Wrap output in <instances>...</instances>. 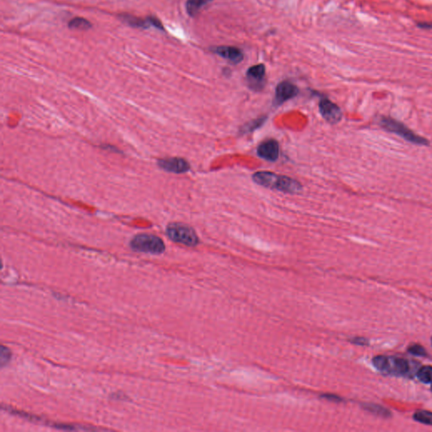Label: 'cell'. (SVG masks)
I'll return each instance as SVG.
<instances>
[{
    "instance_id": "1",
    "label": "cell",
    "mask_w": 432,
    "mask_h": 432,
    "mask_svg": "<svg viewBox=\"0 0 432 432\" xmlns=\"http://www.w3.org/2000/svg\"><path fill=\"white\" fill-rule=\"evenodd\" d=\"M253 180L257 184L284 193H297L302 189L301 184L296 180L270 171H258L253 175Z\"/></svg>"
},
{
    "instance_id": "2",
    "label": "cell",
    "mask_w": 432,
    "mask_h": 432,
    "mask_svg": "<svg viewBox=\"0 0 432 432\" xmlns=\"http://www.w3.org/2000/svg\"><path fill=\"white\" fill-rule=\"evenodd\" d=\"M372 363L379 372L388 376H407L412 370L410 361L396 356L378 355L372 360Z\"/></svg>"
},
{
    "instance_id": "3",
    "label": "cell",
    "mask_w": 432,
    "mask_h": 432,
    "mask_svg": "<svg viewBox=\"0 0 432 432\" xmlns=\"http://www.w3.org/2000/svg\"><path fill=\"white\" fill-rule=\"evenodd\" d=\"M380 125L388 132L393 133L410 143L415 144L417 145L429 144V141H427V139L417 135L414 132L413 130L409 129L405 124L393 118L382 117L380 119Z\"/></svg>"
},
{
    "instance_id": "4",
    "label": "cell",
    "mask_w": 432,
    "mask_h": 432,
    "mask_svg": "<svg viewBox=\"0 0 432 432\" xmlns=\"http://www.w3.org/2000/svg\"><path fill=\"white\" fill-rule=\"evenodd\" d=\"M166 233L173 242L187 247H195L199 242L195 231L185 224H170L166 228Z\"/></svg>"
},
{
    "instance_id": "5",
    "label": "cell",
    "mask_w": 432,
    "mask_h": 432,
    "mask_svg": "<svg viewBox=\"0 0 432 432\" xmlns=\"http://www.w3.org/2000/svg\"><path fill=\"white\" fill-rule=\"evenodd\" d=\"M130 244L134 250L147 254H162L165 248L160 237L150 234L137 235L133 238Z\"/></svg>"
},
{
    "instance_id": "6",
    "label": "cell",
    "mask_w": 432,
    "mask_h": 432,
    "mask_svg": "<svg viewBox=\"0 0 432 432\" xmlns=\"http://www.w3.org/2000/svg\"><path fill=\"white\" fill-rule=\"evenodd\" d=\"M319 111L322 118L332 124H338L342 119L340 108L331 102L330 100L324 98L319 102Z\"/></svg>"
},
{
    "instance_id": "7",
    "label": "cell",
    "mask_w": 432,
    "mask_h": 432,
    "mask_svg": "<svg viewBox=\"0 0 432 432\" xmlns=\"http://www.w3.org/2000/svg\"><path fill=\"white\" fill-rule=\"evenodd\" d=\"M299 93L297 86H294L289 81H283L279 84L276 87V97L274 103L276 105H282L289 100L294 98Z\"/></svg>"
},
{
    "instance_id": "8",
    "label": "cell",
    "mask_w": 432,
    "mask_h": 432,
    "mask_svg": "<svg viewBox=\"0 0 432 432\" xmlns=\"http://www.w3.org/2000/svg\"><path fill=\"white\" fill-rule=\"evenodd\" d=\"M266 69L264 64H257L251 67L247 72V80L251 89L260 91L265 86Z\"/></svg>"
},
{
    "instance_id": "9",
    "label": "cell",
    "mask_w": 432,
    "mask_h": 432,
    "mask_svg": "<svg viewBox=\"0 0 432 432\" xmlns=\"http://www.w3.org/2000/svg\"><path fill=\"white\" fill-rule=\"evenodd\" d=\"M158 165L160 168H162L163 170L173 173H185L190 169L189 163L184 159L178 157L161 159L158 161Z\"/></svg>"
},
{
    "instance_id": "10",
    "label": "cell",
    "mask_w": 432,
    "mask_h": 432,
    "mask_svg": "<svg viewBox=\"0 0 432 432\" xmlns=\"http://www.w3.org/2000/svg\"><path fill=\"white\" fill-rule=\"evenodd\" d=\"M257 152L259 156L269 161H276L280 155V145L276 140H268L259 144Z\"/></svg>"
},
{
    "instance_id": "11",
    "label": "cell",
    "mask_w": 432,
    "mask_h": 432,
    "mask_svg": "<svg viewBox=\"0 0 432 432\" xmlns=\"http://www.w3.org/2000/svg\"><path fill=\"white\" fill-rule=\"evenodd\" d=\"M213 52L222 57L232 64H239L243 59V52L242 50L236 47H230V46H220L213 48Z\"/></svg>"
},
{
    "instance_id": "12",
    "label": "cell",
    "mask_w": 432,
    "mask_h": 432,
    "mask_svg": "<svg viewBox=\"0 0 432 432\" xmlns=\"http://www.w3.org/2000/svg\"><path fill=\"white\" fill-rule=\"evenodd\" d=\"M122 19L125 22H127L129 25L134 27L136 28H149L150 26L163 30V25L160 23L159 19L154 18V17H149L147 19H141L137 17L130 16V15H124L122 17Z\"/></svg>"
},
{
    "instance_id": "13",
    "label": "cell",
    "mask_w": 432,
    "mask_h": 432,
    "mask_svg": "<svg viewBox=\"0 0 432 432\" xmlns=\"http://www.w3.org/2000/svg\"><path fill=\"white\" fill-rule=\"evenodd\" d=\"M212 1L213 0H187L186 3L187 14L190 16H195L204 5Z\"/></svg>"
},
{
    "instance_id": "14",
    "label": "cell",
    "mask_w": 432,
    "mask_h": 432,
    "mask_svg": "<svg viewBox=\"0 0 432 432\" xmlns=\"http://www.w3.org/2000/svg\"><path fill=\"white\" fill-rule=\"evenodd\" d=\"M417 377L421 383L426 384L432 383V366H427L421 367L417 372Z\"/></svg>"
},
{
    "instance_id": "15",
    "label": "cell",
    "mask_w": 432,
    "mask_h": 432,
    "mask_svg": "<svg viewBox=\"0 0 432 432\" xmlns=\"http://www.w3.org/2000/svg\"><path fill=\"white\" fill-rule=\"evenodd\" d=\"M69 26L75 30H88L91 27V24L87 19L77 17L69 21Z\"/></svg>"
},
{
    "instance_id": "16",
    "label": "cell",
    "mask_w": 432,
    "mask_h": 432,
    "mask_svg": "<svg viewBox=\"0 0 432 432\" xmlns=\"http://www.w3.org/2000/svg\"><path fill=\"white\" fill-rule=\"evenodd\" d=\"M414 420L422 424L432 426V412L427 410H419L414 415Z\"/></svg>"
},
{
    "instance_id": "17",
    "label": "cell",
    "mask_w": 432,
    "mask_h": 432,
    "mask_svg": "<svg viewBox=\"0 0 432 432\" xmlns=\"http://www.w3.org/2000/svg\"><path fill=\"white\" fill-rule=\"evenodd\" d=\"M266 118H259V119L250 122L248 124H245L243 127L241 129V134H247V133L254 132V130L259 129L262 124H264Z\"/></svg>"
},
{
    "instance_id": "18",
    "label": "cell",
    "mask_w": 432,
    "mask_h": 432,
    "mask_svg": "<svg viewBox=\"0 0 432 432\" xmlns=\"http://www.w3.org/2000/svg\"><path fill=\"white\" fill-rule=\"evenodd\" d=\"M365 408H366V410L371 411L372 413L376 414L377 416H384V417L390 416V413H389L388 410H386V409L382 407V406H379V405H366Z\"/></svg>"
},
{
    "instance_id": "19",
    "label": "cell",
    "mask_w": 432,
    "mask_h": 432,
    "mask_svg": "<svg viewBox=\"0 0 432 432\" xmlns=\"http://www.w3.org/2000/svg\"><path fill=\"white\" fill-rule=\"evenodd\" d=\"M409 352L416 356H426L427 352L423 347L420 344H413L409 348Z\"/></svg>"
},
{
    "instance_id": "20",
    "label": "cell",
    "mask_w": 432,
    "mask_h": 432,
    "mask_svg": "<svg viewBox=\"0 0 432 432\" xmlns=\"http://www.w3.org/2000/svg\"><path fill=\"white\" fill-rule=\"evenodd\" d=\"M9 359H10V353L4 347L2 346V350H1V363L2 365H4Z\"/></svg>"
},
{
    "instance_id": "21",
    "label": "cell",
    "mask_w": 432,
    "mask_h": 432,
    "mask_svg": "<svg viewBox=\"0 0 432 432\" xmlns=\"http://www.w3.org/2000/svg\"><path fill=\"white\" fill-rule=\"evenodd\" d=\"M352 343L359 344V345H367L368 344V341L363 338H355V339H352Z\"/></svg>"
},
{
    "instance_id": "22",
    "label": "cell",
    "mask_w": 432,
    "mask_h": 432,
    "mask_svg": "<svg viewBox=\"0 0 432 432\" xmlns=\"http://www.w3.org/2000/svg\"><path fill=\"white\" fill-rule=\"evenodd\" d=\"M322 397H324L327 399H329V400H332V401H341V399L339 397H336L335 395H331V394H325V395H322Z\"/></svg>"
},
{
    "instance_id": "23",
    "label": "cell",
    "mask_w": 432,
    "mask_h": 432,
    "mask_svg": "<svg viewBox=\"0 0 432 432\" xmlns=\"http://www.w3.org/2000/svg\"></svg>"
},
{
    "instance_id": "24",
    "label": "cell",
    "mask_w": 432,
    "mask_h": 432,
    "mask_svg": "<svg viewBox=\"0 0 432 432\" xmlns=\"http://www.w3.org/2000/svg\"></svg>"
}]
</instances>
